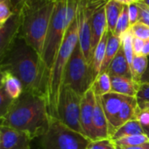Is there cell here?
Returning a JSON list of instances; mask_svg holds the SVG:
<instances>
[{"mask_svg":"<svg viewBox=\"0 0 149 149\" xmlns=\"http://www.w3.org/2000/svg\"><path fill=\"white\" fill-rule=\"evenodd\" d=\"M50 118L46 97L40 93L24 91L14 100L9 112L0 122V125L26 132L33 139L45 133Z\"/></svg>","mask_w":149,"mask_h":149,"instance_id":"obj_2","label":"cell"},{"mask_svg":"<svg viewBox=\"0 0 149 149\" xmlns=\"http://www.w3.org/2000/svg\"><path fill=\"white\" fill-rule=\"evenodd\" d=\"M125 98V96L119 95L114 92H110L100 97L102 107L108 121L110 138L116 131L118 116Z\"/></svg>","mask_w":149,"mask_h":149,"instance_id":"obj_12","label":"cell"},{"mask_svg":"<svg viewBox=\"0 0 149 149\" xmlns=\"http://www.w3.org/2000/svg\"><path fill=\"white\" fill-rule=\"evenodd\" d=\"M138 103L149 102V84H141L136 96Z\"/></svg>","mask_w":149,"mask_h":149,"instance_id":"obj_35","label":"cell"},{"mask_svg":"<svg viewBox=\"0 0 149 149\" xmlns=\"http://www.w3.org/2000/svg\"><path fill=\"white\" fill-rule=\"evenodd\" d=\"M138 105H139V108L140 110L149 111V102H141V103H138Z\"/></svg>","mask_w":149,"mask_h":149,"instance_id":"obj_43","label":"cell"},{"mask_svg":"<svg viewBox=\"0 0 149 149\" xmlns=\"http://www.w3.org/2000/svg\"><path fill=\"white\" fill-rule=\"evenodd\" d=\"M97 97L96 101V107L93 116V122H92V139L91 140H97L103 139H110L109 134V125L106 117L104 115L102 104L100 101V97Z\"/></svg>","mask_w":149,"mask_h":149,"instance_id":"obj_14","label":"cell"},{"mask_svg":"<svg viewBox=\"0 0 149 149\" xmlns=\"http://www.w3.org/2000/svg\"><path fill=\"white\" fill-rule=\"evenodd\" d=\"M111 92L125 97H136L140 87V84L132 78L124 77H111Z\"/></svg>","mask_w":149,"mask_h":149,"instance_id":"obj_16","label":"cell"},{"mask_svg":"<svg viewBox=\"0 0 149 149\" xmlns=\"http://www.w3.org/2000/svg\"><path fill=\"white\" fill-rule=\"evenodd\" d=\"M91 87L95 92V95L98 97L111 92V82L109 74L107 72L101 73L95 79Z\"/></svg>","mask_w":149,"mask_h":149,"instance_id":"obj_24","label":"cell"},{"mask_svg":"<svg viewBox=\"0 0 149 149\" xmlns=\"http://www.w3.org/2000/svg\"><path fill=\"white\" fill-rule=\"evenodd\" d=\"M106 72L109 74L110 77H124L132 78L131 68L125 58L122 47L111 62Z\"/></svg>","mask_w":149,"mask_h":149,"instance_id":"obj_17","label":"cell"},{"mask_svg":"<svg viewBox=\"0 0 149 149\" xmlns=\"http://www.w3.org/2000/svg\"><path fill=\"white\" fill-rule=\"evenodd\" d=\"M124 6H125L117 2L116 0H107L105 3V15L108 32L111 33L114 32L116 24L124 9Z\"/></svg>","mask_w":149,"mask_h":149,"instance_id":"obj_21","label":"cell"},{"mask_svg":"<svg viewBox=\"0 0 149 149\" xmlns=\"http://www.w3.org/2000/svg\"><path fill=\"white\" fill-rule=\"evenodd\" d=\"M141 2H143L146 6H148V7H149V0H142Z\"/></svg>","mask_w":149,"mask_h":149,"instance_id":"obj_47","label":"cell"},{"mask_svg":"<svg viewBox=\"0 0 149 149\" xmlns=\"http://www.w3.org/2000/svg\"><path fill=\"white\" fill-rule=\"evenodd\" d=\"M116 1L122 4L123 6H130L132 4L140 2V1H142V0H116Z\"/></svg>","mask_w":149,"mask_h":149,"instance_id":"obj_41","label":"cell"},{"mask_svg":"<svg viewBox=\"0 0 149 149\" xmlns=\"http://www.w3.org/2000/svg\"><path fill=\"white\" fill-rule=\"evenodd\" d=\"M4 86V70L0 67V89Z\"/></svg>","mask_w":149,"mask_h":149,"instance_id":"obj_45","label":"cell"},{"mask_svg":"<svg viewBox=\"0 0 149 149\" xmlns=\"http://www.w3.org/2000/svg\"><path fill=\"white\" fill-rule=\"evenodd\" d=\"M78 44V23L74 20L68 29L64 40L61 45L54 62L49 71L46 88V99L49 114L57 118V108L59 97L63 84V78L68 61L74 48Z\"/></svg>","mask_w":149,"mask_h":149,"instance_id":"obj_4","label":"cell"},{"mask_svg":"<svg viewBox=\"0 0 149 149\" xmlns=\"http://www.w3.org/2000/svg\"><path fill=\"white\" fill-rule=\"evenodd\" d=\"M107 0H78L77 19L78 23V43L83 54L91 67V19L94 12L105 4Z\"/></svg>","mask_w":149,"mask_h":149,"instance_id":"obj_8","label":"cell"},{"mask_svg":"<svg viewBox=\"0 0 149 149\" xmlns=\"http://www.w3.org/2000/svg\"><path fill=\"white\" fill-rule=\"evenodd\" d=\"M128 16H129V20H130L131 26L139 22V7L136 3L128 6Z\"/></svg>","mask_w":149,"mask_h":149,"instance_id":"obj_36","label":"cell"},{"mask_svg":"<svg viewBox=\"0 0 149 149\" xmlns=\"http://www.w3.org/2000/svg\"><path fill=\"white\" fill-rule=\"evenodd\" d=\"M0 149H1V131H0Z\"/></svg>","mask_w":149,"mask_h":149,"instance_id":"obj_49","label":"cell"},{"mask_svg":"<svg viewBox=\"0 0 149 149\" xmlns=\"http://www.w3.org/2000/svg\"><path fill=\"white\" fill-rule=\"evenodd\" d=\"M144 131H145V133L146 134V136L148 137V139H149V127H146V128H144Z\"/></svg>","mask_w":149,"mask_h":149,"instance_id":"obj_46","label":"cell"},{"mask_svg":"<svg viewBox=\"0 0 149 149\" xmlns=\"http://www.w3.org/2000/svg\"><path fill=\"white\" fill-rule=\"evenodd\" d=\"M47 1H49V0H21L19 7V12L25 13Z\"/></svg>","mask_w":149,"mask_h":149,"instance_id":"obj_33","label":"cell"},{"mask_svg":"<svg viewBox=\"0 0 149 149\" xmlns=\"http://www.w3.org/2000/svg\"><path fill=\"white\" fill-rule=\"evenodd\" d=\"M147 59H148L147 68H146V70L145 74H143V77L141 78L140 84H149V56L147 57Z\"/></svg>","mask_w":149,"mask_h":149,"instance_id":"obj_40","label":"cell"},{"mask_svg":"<svg viewBox=\"0 0 149 149\" xmlns=\"http://www.w3.org/2000/svg\"><path fill=\"white\" fill-rule=\"evenodd\" d=\"M0 67L16 76L23 84L24 91L43 94L46 97L47 72L40 55L20 36Z\"/></svg>","mask_w":149,"mask_h":149,"instance_id":"obj_1","label":"cell"},{"mask_svg":"<svg viewBox=\"0 0 149 149\" xmlns=\"http://www.w3.org/2000/svg\"><path fill=\"white\" fill-rule=\"evenodd\" d=\"M110 32L106 31L104 36L102 37L101 40L99 43L97 45L96 48L93 51V55H92V61H91V69H92V74H93V80L99 76L101 72V68L104 60V55H105V50H106V46L109 39Z\"/></svg>","mask_w":149,"mask_h":149,"instance_id":"obj_19","label":"cell"},{"mask_svg":"<svg viewBox=\"0 0 149 149\" xmlns=\"http://www.w3.org/2000/svg\"><path fill=\"white\" fill-rule=\"evenodd\" d=\"M82 97L70 87L63 85L59 97L57 118L72 130L84 135L80 122Z\"/></svg>","mask_w":149,"mask_h":149,"instance_id":"obj_9","label":"cell"},{"mask_svg":"<svg viewBox=\"0 0 149 149\" xmlns=\"http://www.w3.org/2000/svg\"><path fill=\"white\" fill-rule=\"evenodd\" d=\"M116 146V149H149V141L145 144L137 146H131V147H122V146Z\"/></svg>","mask_w":149,"mask_h":149,"instance_id":"obj_39","label":"cell"},{"mask_svg":"<svg viewBox=\"0 0 149 149\" xmlns=\"http://www.w3.org/2000/svg\"><path fill=\"white\" fill-rule=\"evenodd\" d=\"M4 88L6 93L13 99H18L24 92V87L20 80L9 71L4 70Z\"/></svg>","mask_w":149,"mask_h":149,"instance_id":"obj_20","label":"cell"},{"mask_svg":"<svg viewBox=\"0 0 149 149\" xmlns=\"http://www.w3.org/2000/svg\"><path fill=\"white\" fill-rule=\"evenodd\" d=\"M1 131V149H30L33 140L26 132L0 125Z\"/></svg>","mask_w":149,"mask_h":149,"instance_id":"obj_13","label":"cell"},{"mask_svg":"<svg viewBox=\"0 0 149 149\" xmlns=\"http://www.w3.org/2000/svg\"><path fill=\"white\" fill-rule=\"evenodd\" d=\"M145 131L142 125L139 124V122L136 119L130 120L124 125H122L120 127H118L114 133L111 136V139L112 141L118 140L121 138L131 136V135H136V134H144ZM146 134V133H145Z\"/></svg>","mask_w":149,"mask_h":149,"instance_id":"obj_23","label":"cell"},{"mask_svg":"<svg viewBox=\"0 0 149 149\" xmlns=\"http://www.w3.org/2000/svg\"><path fill=\"white\" fill-rule=\"evenodd\" d=\"M139 10V22H141L146 26H149V7L146 6L143 2H138L136 3Z\"/></svg>","mask_w":149,"mask_h":149,"instance_id":"obj_34","label":"cell"},{"mask_svg":"<svg viewBox=\"0 0 149 149\" xmlns=\"http://www.w3.org/2000/svg\"><path fill=\"white\" fill-rule=\"evenodd\" d=\"M87 149H116V146L111 139H103L91 140L88 144Z\"/></svg>","mask_w":149,"mask_h":149,"instance_id":"obj_31","label":"cell"},{"mask_svg":"<svg viewBox=\"0 0 149 149\" xmlns=\"http://www.w3.org/2000/svg\"><path fill=\"white\" fill-rule=\"evenodd\" d=\"M11 1H12V5H13V7L14 12L15 13L19 12V7L21 0H11Z\"/></svg>","mask_w":149,"mask_h":149,"instance_id":"obj_44","label":"cell"},{"mask_svg":"<svg viewBox=\"0 0 149 149\" xmlns=\"http://www.w3.org/2000/svg\"><path fill=\"white\" fill-rule=\"evenodd\" d=\"M131 28V23L129 20L128 16V6H125L124 9L118 19V22L116 24V27L114 29V32L112 33L115 36L121 39V37L130 30Z\"/></svg>","mask_w":149,"mask_h":149,"instance_id":"obj_27","label":"cell"},{"mask_svg":"<svg viewBox=\"0 0 149 149\" xmlns=\"http://www.w3.org/2000/svg\"><path fill=\"white\" fill-rule=\"evenodd\" d=\"M132 40H133V35L132 34L131 31L129 30L128 32H126L122 37H121V40H122V48L124 51V54L125 55V58L130 65L131 68V64L132 61V59L134 57V54H133V47H132Z\"/></svg>","mask_w":149,"mask_h":149,"instance_id":"obj_28","label":"cell"},{"mask_svg":"<svg viewBox=\"0 0 149 149\" xmlns=\"http://www.w3.org/2000/svg\"><path fill=\"white\" fill-rule=\"evenodd\" d=\"M14 100L6 93L4 86L0 89V122L9 112Z\"/></svg>","mask_w":149,"mask_h":149,"instance_id":"obj_29","label":"cell"},{"mask_svg":"<svg viewBox=\"0 0 149 149\" xmlns=\"http://www.w3.org/2000/svg\"><path fill=\"white\" fill-rule=\"evenodd\" d=\"M142 55L148 57L149 56V40L145 41L144 47H143V50H142Z\"/></svg>","mask_w":149,"mask_h":149,"instance_id":"obj_42","label":"cell"},{"mask_svg":"<svg viewBox=\"0 0 149 149\" xmlns=\"http://www.w3.org/2000/svg\"><path fill=\"white\" fill-rule=\"evenodd\" d=\"M96 101L97 97L92 87H91L82 97L80 111V122L83 132L84 135L91 140L92 139V122L96 107Z\"/></svg>","mask_w":149,"mask_h":149,"instance_id":"obj_11","label":"cell"},{"mask_svg":"<svg viewBox=\"0 0 149 149\" xmlns=\"http://www.w3.org/2000/svg\"><path fill=\"white\" fill-rule=\"evenodd\" d=\"M138 111L139 105L137 98L132 97H125L118 116L116 130L125 123L132 119H136Z\"/></svg>","mask_w":149,"mask_h":149,"instance_id":"obj_18","label":"cell"},{"mask_svg":"<svg viewBox=\"0 0 149 149\" xmlns=\"http://www.w3.org/2000/svg\"><path fill=\"white\" fill-rule=\"evenodd\" d=\"M22 24V13L17 12L0 27V64L12 49L19 36Z\"/></svg>","mask_w":149,"mask_h":149,"instance_id":"obj_10","label":"cell"},{"mask_svg":"<svg viewBox=\"0 0 149 149\" xmlns=\"http://www.w3.org/2000/svg\"><path fill=\"white\" fill-rule=\"evenodd\" d=\"M136 120L139 122V124L142 125L143 128L149 127V111H143L139 108V111L136 116Z\"/></svg>","mask_w":149,"mask_h":149,"instance_id":"obj_37","label":"cell"},{"mask_svg":"<svg viewBox=\"0 0 149 149\" xmlns=\"http://www.w3.org/2000/svg\"><path fill=\"white\" fill-rule=\"evenodd\" d=\"M130 31L135 38H139L145 41L149 40V26L141 22H137L131 26Z\"/></svg>","mask_w":149,"mask_h":149,"instance_id":"obj_30","label":"cell"},{"mask_svg":"<svg viewBox=\"0 0 149 149\" xmlns=\"http://www.w3.org/2000/svg\"><path fill=\"white\" fill-rule=\"evenodd\" d=\"M145 44V40H140L139 38H135L133 37L132 40V47H133V54L134 55H142V50H143V47Z\"/></svg>","mask_w":149,"mask_h":149,"instance_id":"obj_38","label":"cell"},{"mask_svg":"<svg viewBox=\"0 0 149 149\" xmlns=\"http://www.w3.org/2000/svg\"><path fill=\"white\" fill-rule=\"evenodd\" d=\"M4 2L11 3V4H12V1H11V0H0V3H4ZM12 6H13V5H12Z\"/></svg>","mask_w":149,"mask_h":149,"instance_id":"obj_48","label":"cell"},{"mask_svg":"<svg viewBox=\"0 0 149 149\" xmlns=\"http://www.w3.org/2000/svg\"><path fill=\"white\" fill-rule=\"evenodd\" d=\"M107 30V21L105 15V4L98 7L93 13L91 19V47L92 52L101 40Z\"/></svg>","mask_w":149,"mask_h":149,"instance_id":"obj_15","label":"cell"},{"mask_svg":"<svg viewBox=\"0 0 149 149\" xmlns=\"http://www.w3.org/2000/svg\"><path fill=\"white\" fill-rule=\"evenodd\" d=\"M41 138L42 149H87L91 139L72 130L56 118H50L49 125Z\"/></svg>","mask_w":149,"mask_h":149,"instance_id":"obj_6","label":"cell"},{"mask_svg":"<svg viewBox=\"0 0 149 149\" xmlns=\"http://www.w3.org/2000/svg\"><path fill=\"white\" fill-rule=\"evenodd\" d=\"M77 4L78 0H55L41 54V61L47 74L54 62L68 29L77 18Z\"/></svg>","mask_w":149,"mask_h":149,"instance_id":"obj_3","label":"cell"},{"mask_svg":"<svg viewBox=\"0 0 149 149\" xmlns=\"http://www.w3.org/2000/svg\"><path fill=\"white\" fill-rule=\"evenodd\" d=\"M147 62H148V59L146 56H144V55H139V56L134 55L132 59V61L131 64L132 77V79L139 84H140L141 78L146 70Z\"/></svg>","mask_w":149,"mask_h":149,"instance_id":"obj_25","label":"cell"},{"mask_svg":"<svg viewBox=\"0 0 149 149\" xmlns=\"http://www.w3.org/2000/svg\"><path fill=\"white\" fill-rule=\"evenodd\" d=\"M55 0H49L22 13L19 36L41 57Z\"/></svg>","mask_w":149,"mask_h":149,"instance_id":"obj_5","label":"cell"},{"mask_svg":"<svg viewBox=\"0 0 149 149\" xmlns=\"http://www.w3.org/2000/svg\"><path fill=\"white\" fill-rule=\"evenodd\" d=\"M121 47H122L121 39L115 36L113 33H110L107 46H106V50H105L104 60V62H103V65H102V68H101L100 74L107 71L111 62L115 58V56L117 55V54L119 51V49L121 48Z\"/></svg>","mask_w":149,"mask_h":149,"instance_id":"obj_22","label":"cell"},{"mask_svg":"<svg viewBox=\"0 0 149 149\" xmlns=\"http://www.w3.org/2000/svg\"><path fill=\"white\" fill-rule=\"evenodd\" d=\"M93 82L91 67L84 58L78 43L68 61L62 86H68L79 95L84 96Z\"/></svg>","mask_w":149,"mask_h":149,"instance_id":"obj_7","label":"cell"},{"mask_svg":"<svg viewBox=\"0 0 149 149\" xmlns=\"http://www.w3.org/2000/svg\"><path fill=\"white\" fill-rule=\"evenodd\" d=\"M3 25H4V24H0V27H1V26H2Z\"/></svg>","mask_w":149,"mask_h":149,"instance_id":"obj_50","label":"cell"},{"mask_svg":"<svg viewBox=\"0 0 149 149\" xmlns=\"http://www.w3.org/2000/svg\"><path fill=\"white\" fill-rule=\"evenodd\" d=\"M149 141L148 137L146 134H136V135H131L126 136L124 138H121L118 140L113 141L115 146H122V147H131V146H137L142 144H145Z\"/></svg>","mask_w":149,"mask_h":149,"instance_id":"obj_26","label":"cell"},{"mask_svg":"<svg viewBox=\"0 0 149 149\" xmlns=\"http://www.w3.org/2000/svg\"><path fill=\"white\" fill-rule=\"evenodd\" d=\"M14 13L15 12L11 3H0V24H5Z\"/></svg>","mask_w":149,"mask_h":149,"instance_id":"obj_32","label":"cell"}]
</instances>
